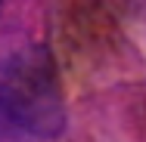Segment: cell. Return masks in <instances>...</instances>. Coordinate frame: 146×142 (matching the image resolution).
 <instances>
[{"label":"cell","mask_w":146,"mask_h":142,"mask_svg":"<svg viewBox=\"0 0 146 142\" xmlns=\"http://www.w3.org/2000/svg\"><path fill=\"white\" fill-rule=\"evenodd\" d=\"M0 3H3V0H0Z\"/></svg>","instance_id":"obj_2"},{"label":"cell","mask_w":146,"mask_h":142,"mask_svg":"<svg viewBox=\"0 0 146 142\" xmlns=\"http://www.w3.org/2000/svg\"><path fill=\"white\" fill-rule=\"evenodd\" d=\"M0 114L31 136L62 133V90L53 56L44 46L16 50L0 62Z\"/></svg>","instance_id":"obj_1"}]
</instances>
